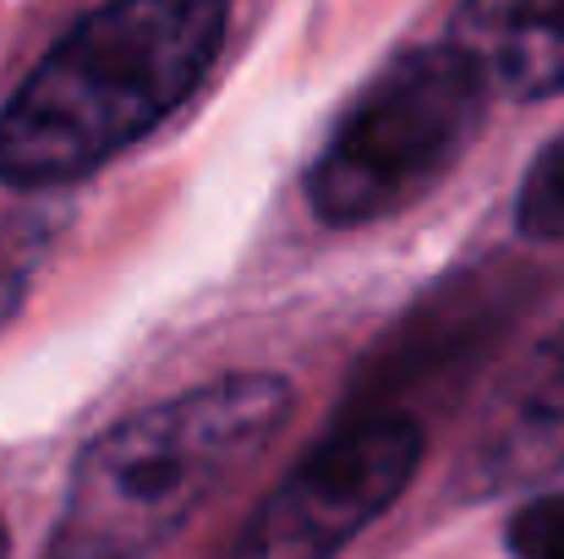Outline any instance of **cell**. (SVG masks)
I'll list each match as a JSON object with an SVG mask.
<instances>
[{
    "instance_id": "obj_1",
    "label": "cell",
    "mask_w": 564,
    "mask_h": 559,
    "mask_svg": "<svg viewBox=\"0 0 564 559\" xmlns=\"http://www.w3.org/2000/svg\"><path fill=\"white\" fill-rule=\"evenodd\" d=\"M225 39V0H105L0 110V182L66 186L154 132Z\"/></svg>"
},
{
    "instance_id": "obj_2",
    "label": "cell",
    "mask_w": 564,
    "mask_h": 559,
    "mask_svg": "<svg viewBox=\"0 0 564 559\" xmlns=\"http://www.w3.org/2000/svg\"><path fill=\"white\" fill-rule=\"evenodd\" d=\"M285 411L291 384L280 373H225L105 428L72 466L50 555H154L280 433Z\"/></svg>"
},
{
    "instance_id": "obj_3",
    "label": "cell",
    "mask_w": 564,
    "mask_h": 559,
    "mask_svg": "<svg viewBox=\"0 0 564 559\" xmlns=\"http://www.w3.org/2000/svg\"><path fill=\"white\" fill-rule=\"evenodd\" d=\"M482 105L488 88L449 39L400 50L340 116L307 176L318 219L373 225L427 197L471 149Z\"/></svg>"
},
{
    "instance_id": "obj_4",
    "label": "cell",
    "mask_w": 564,
    "mask_h": 559,
    "mask_svg": "<svg viewBox=\"0 0 564 559\" xmlns=\"http://www.w3.org/2000/svg\"><path fill=\"white\" fill-rule=\"evenodd\" d=\"M422 461V422L368 411L313 444L252 510L230 559H335L400 499Z\"/></svg>"
},
{
    "instance_id": "obj_5",
    "label": "cell",
    "mask_w": 564,
    "mask_h": 559,
    "mask_svg": "<svg viewBox=\"0 0 564 559\" xmlns=\"http://www.w3.org/2000/svg\"><path fill=\"white\" fill-rule=\"evenodd\" d=\"M564 466V324L505 373L471 428L466 483L499 494Z\"/></svg>"
},
{
    "instance_id": "obj_6",
    "label": "cell",
    "mask_w": 564,
    "mask_h": 559,
    "mask_svg": "<svg viewBox=\"0 0 564 559\" xmlns=\"http://www.w3.org/2000/svg\"><path fill=\"white\" fill-rule=\"evenodd\" d=\"M449 44L471 61L488 94H564V0H460Z\"/></svg>"
},
{
    "instance_id": "obj_7",
    "label": "cell",
    "mask_w": 564,
    "mask_h": 559,
    "mask_svg": "<svg viewBox=\"0 0 564 559\" xmlns=\"http://www.w3.org/2000/svg\"><path fill=\"white\" fill-rule=\"evenodd\" d=\"M516 219H521V230H527L532 241H560L564 236V138L549 143V149L538 154V165L527 171Z\"/></svg>"
},
{
    "instance_id": "obj_8",
    "label": "cell",
    "mask_w": 564,
    "mask_h": 559,
    "mask_svg": "<svg viewBox=\"0 0 564 559\" xmlns=\"http://www.w3.org/2000/svg\"><path fill=\"white\" fill-rule=\"evenodd\" d=\"M516 559H564V494H543L510 522Z\"/></svg>"
},
{
    "instance_id": "obj_9",
    "label": "cell",
    "mask_w": 564,
    "mask_h": 559,
    "mask_svg": "<svg viewBox=\"0 0 564 559\" xmlns=\"http://www.w3.org/2000/svg\"><path fill=\"white\" fill-rule=\"evenodd\" d=\"M17 291H22V258H17V247L0 236V319H6V308L17 302Z\"/></svg>"
},
{
    "instance_id": "obj_10",
    "label": "cell",
    "mask_w": 564,
    "mask_h": 559,
    "mask_svg": "<svg viewBox=\"0 0 564 559\" xmlns=\"http://www.w3.org/2000/svg\"><path fill=\"white\" fill-rule=\"evenodd\" d=\"M11 555V538H6V522H0V559Z\"/></svg>"
},
{
    "instance_id": "obj_11",
    "label": "cell",
    "mask_w": 564,
    "mask_h": 559,
    "mask_svg": "<svg viewBox=\"0 0 564 559\" xmlns=\"http://www.w3.org/2000/svg\"><path fill=\"white\" fill-rule=\"evenodd\" d=\"M50 559H66V555H50Z\"/></svg>"
}]
</instances>
